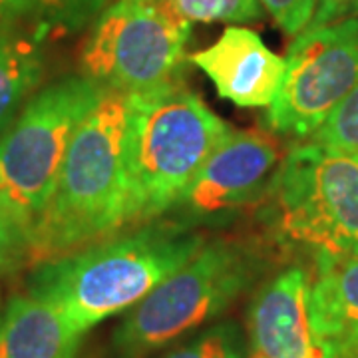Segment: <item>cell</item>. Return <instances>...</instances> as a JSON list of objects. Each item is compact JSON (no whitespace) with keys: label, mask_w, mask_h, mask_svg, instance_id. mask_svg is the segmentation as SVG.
Instances as JSON below:
<instances>
[{"label":"cell","mask_w":358,"mask_h":358,"mask_svg":"<svg viewBox=\"0 0 358 358\" xmlns=\"http://www.w3.org/2000/svg\"><path fill=\"white\" fill-rule=\"evenodd\" d=\"M207 241L203 231L167 217L52 257L30 267L26 294L50 305L78 334L138 305Z\"/></svg>","instance_id":"6da1fadb"},{"label":"cell","mask_w":358,"mask_h":358,"mask_svg":"<svg viewBox=\"0 0 358 358\" xmlns=\"http://www.w3.org/2000/svg\"><path fill=\"white\" fill-rule=\"evenodd\" d=\"M128 115V96L108 90L82 122L50 199L26 235V265L129 227Z\"/></svg>","instance_id":"7a4b0ae2"},{"label":"cell","mask_w":358,"mask_h":358,"mask_svg":"<svg viewBox=\"0 0 358 358\" xmlns=\"http://www.w3.org/2000/svg\"><path fill=\"white\" fill-rule=\"evenodd\" d=\"M271 265V249L257 237L217 235L115 327L112 358H148L179 336L221 317Z\"/></svg>","instance_id":"3957f363"},{"label":"cell","mask_w":358,"mask_h":358,"mask_svg":"<svg viewBox=\"0 0 358 358\" xmlns=\"http://www.w3.org/2000/svg\"><path fill=\"white\" fill-rule=\"evenodd\" d=\"M267 239L313 259L358 257V154L296 141L259 205Z\"/></svg>","instance_id":"277c9868"},{"label":"cell","mask_w":358,"mask_h":358,"mask_svg":"<svg viewBox=\"0 0 358 358\" xmlns=\"http://www.w3.org/2000/svg\"><path fill=\"white\" fill-rule=\"evenodd\" d=\"M129 98V227L164 217L229 131L181 82Z\"/></svg>","instance_id":"5b68a950"},{"label":"cell","mask_w":358,"mask_h":358,"mask_svg":"<svg viewBox=\"0 0 358 358\" xmlns=\"http://www.w3.org/2000/svg\"><path fill=\"white\" fill-rule=\"evenodd\" d=\"M106 92L84 74L60 78L32 94L0 136V195L22 257L26 235L50 199L78 128Z\"/></svg>","instance_id":"8992f818"},{"label":"cell","mask_w":358,"mask_h":358,"mask_svg":"<svg viewBox=\"0 0 358 358\" xmlns=\"http://www.w3.org/2000/svg\"><path fill=\"white\" fill-rule=\"evenodd\" d=\"M189 36L164 0H112L90 24L80 74L126 96L166 88L181 82Z\"/></svg>","instance_id":"52a82bcc"},{"label":"cell","mask_w":358,"mask_h":358,"mask_svg":"<svg viewBox=\"0 0 358 358\" xmlns=\"http://www.w3.org/2000/svg\"><path fill=\"white\" fill-rule=\"evenodd\" d=\"M287 72L265 122L307 141L358 84V18L303 30L287 50Z\"/></svg>","instance_id":"ba28073f"},{"label":"cell","mask_w":358,"mask_h":358,"mask_svg":"<svg viewBox=\"0 0 358 358\" xmlns=\"http://www.w3.org/2000/svg\"><path fill=\"white\" fill-rule=\"evenodd\" d=\"M282 155L279 134L229 128L164 217L197 231L227 227L261 205Z\"/></svg>","instance_id":"9c48e42d"},{"label":"cell","mask_w":358,"mask_h":358,"mask_svg":"<svg viewBox=\"0 0 358 358\" xmlns=\"http://www.w3.org/2000/svg\"><path fill=\"white\" fill-rule=\"evenodd\" d=\"M313 275L281 268L255 291L247 310L251 358H336L313 324Z\"/></svg>","instance_id":"30bf717a"},{"label":"cell","mask_w":358,"mask_h":358,"mask_svg":"<svg viewBox=\"0 0 358 358\" xmlns=\"http://www.w3.org/2000/svg\"><path fill=\"white\" fill-rule=\"evenodd\" d=\"M187 62L211 80L221 98L239 108H268L287 72V58L243 26H227L215 44L189 54Z\"/></svg>","instance_id":"8fae6325"},{"label":"cell","mask_w":358,"mask_h":358,"mask_svg":"<svg viewBox=\"0 0 358 358\" xmlns=\"http://www.w3.org/2000/svg\"><path fill=\"white\" fill-rule=\"evenodd\" d=\"M310 315L336 358L358 357V257L315 263Z\"/></svg>","instance_id":"7c38bea8"},{"label":"cell","mask_w":358,"mask_h":358,"mask_svg":"<svg viewBox=\"0 0 358 358\" xmlns=\"http://www.w3.org/2000/svg\"><path fill=\"white\" fill-rule=\"evenodd\" d=\"M80 341L50 305L30 294L0 308V358H76Z\"/></svg>","instance_id":"4fadbf2b"},{"label":"cell","mask_w":358,"mask_h":358,"mask_svg":"<svg viewBox=\"0 0 358 358\" xmlns=\"http://www.w3.org/2000/svg\"><path fill=\"white\" fill-rule=\"evenodd\" d=\"M34 32L0 38V136L32 98L44 74V56Z\"/></svg>","instance_id":"5bb4252c"},{"label":"cell","mask_w":358,"mask_h":358,"mask_svg":"<svg viewBox=\"0 0 358 358\" xmlns=\"http://www.w3.org/2000/svg\"><path fill=\"white\" fill-rule=\"evenodd\" d=\"M159 358H249V350L241 327L233 320H223Z\"/></svg>","instance_id":"9a60e30c"},{"label":"cell","mask_w":358,"mask_h":358,"mask_svg":"<svg viewBox=\"0 0 358 358\" xmlns=\"http://www.w3.org/2000/svg\"><path fill=\"white\" fill-rule=\"evenodd\" d=\"M167 6L187 22H227L243 24L263 16L261 0H164Z\"/></svg>","instance_id":"2e32d148"},{"label":"cell","mask_w":358,"mask_h":358,"mask_svg":"<svg viewBox=\"0 0 358 358\" xmlns=\"http://www.w3.org/2000/svg\"><path fill=\"white\" fill-rule=\"evenodd\" d=\"M112 0H38L40 28L48 34H76L88 28Z\"/></svg>","instance_id":"e0dca14e"},{"label":"cell","mask_w":358,"mask_h":358,"mask_svg":"<svg viewBox=\"0 0 358 358\" xmlns=\"http://www.w3.org/2000/svg\"><path fill=\"white\" fill-rule=\"evenodd\" d=\"M310 141L348 154H358V84L315 131Z\"/></svg>","instance_id":"ac0fdd59"},{"label":"cell","mask_w":358,"mask_h":358,"mask_svg":"<svg viewBox=\"0 0 358 358\" xmlns=\"http://www.w3.org/2000/svg\"><path fill=\"white\" fill-rule=\"evenodd\" d=\"M24 32L46 38L40 28L38 0H0V38Z\"/></svg>","instance_id":"d6986e66"},{"label":"cell","mask_w":358,"mask_h":358,"mask_svg":"<svg viewBox=\"0 0 358 358\" xmlns=\"http://www.w3.org/2000/svg\"><path fill=\"white\" fill-rule=\"evenodd\" d=\"M277 26L287 36H299L310 22L319 0H261Z\"/></svg>","instance_id":"ffe728a7"},{"label":"cell","mask_w":358,"mask_h":358,"mask_svg":"<svg viewBox=\"0 0 358 358\" xmlns=\"http://www.w3.org/2000/svg\"><path fill=\"white\" fill-rule=\"evenodd\" d=\"M18 263H24L22 243L0 195V268L13 267Z\"/></svg>","instance_id":"44dd1931"},{"label":"cell","mask_w":358,"mask_h":358,"mask_svg":"<svg viewBox=\"0 0 358 358\" xmlns=\"http://www.w3.org/2000/svg\"><path fill=\"white\" fill-rule=\"evenodd\" d=\"M348 18H358V0H319L317 10L305 30L334 24Z\"/></svg>","instance_id":"7402d4cb"},{"label":"cell","mask_w":358,"mask_h":358,"mask_svg":"<svg viewBox=\"0 0 358 358\" xmlns=\"http://www.w3.org/2000/svg\"><path fill=\"white\" fill-rule=\"evenodd\" d=\"M357 358H358V357H357Z\"/></svg>","instance_id":"603a6c76"}]
</instances>
